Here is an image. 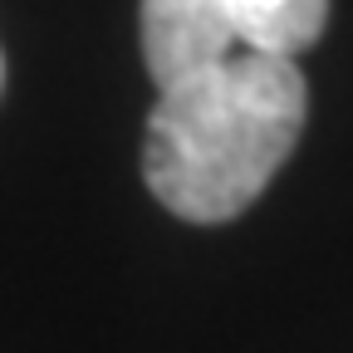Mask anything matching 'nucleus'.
Listing matches in <instances>:
<instances>
[{"instance_id":"f257e3e1","label":"nucleus","mask_w":353,"mask_h":353,"mask_svg":"<svg viewBox=\"0 0 353 353\" xmlns=\"http://www.w3.org/2000/svg\"><path fill=\"white\" fill-rule=\"evenodd\" d=\"M304 108L309 88L299 64L250 44L162 88L143 138L152 196L196 226L241 216L294 152Z\"/></svg>"},{"instance_id":"f03ea898","label":"nucleus","mask_w":353,"mask_h":353,"mask_svg":"<svg viewBox=\"0 0 353 353\" xmlns=\"http://www.w3.org/2000/svg\"><path fill=\"white\" fill-rule=\"evenodd\" d=\"M241 50L226 0H143V59L157 94Z\"/></svg>"},{"instance_id":"7ed1b4c3","label":"nucleus","mask_w":353,"mask_h":353,"mask_svg":"<svg viewBox=\"0 0 353 353\" xmlns=\"http://www.w3.org/2000/svg\"><path fill=\"white\" fill-rule=\"evenodd\" d=\"M241 44L294 59L329 25V0H226Z\"/></svg>"},{"instance_id":"20e7f679","label":"nucleus","mask_w":353,"mask_h":353,"mask_svg":"<svg viewBox=\"0 0 353 353\" xmlns=\"http://www.w3.org/2000/svg\"><path fill=\"white\" fill-rule=\"evenodd\" d=\"M0 83H6V59H0Z\"/></svg>"}]
</instances>
